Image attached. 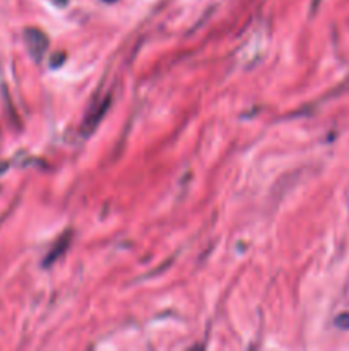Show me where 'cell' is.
Here are the masks:
<instances>
[{"mask_svg":"<svg viewBox=\"0 0 349 351\" xmlns=\"http://www.w3.org/2000/svg\"><path fill=\"white\" fill-rule=\"evenodd\" d=\"M51 2L55 3V5H65V3H67V0H51Z\"/></svg>","mask_w":349,"mask_h":351,"instance_id":"3957f363","label":"cell"},{"mask_svg":"<svg viewBox=\"0 0 349 351\" xmlns=\"http://www.w3.org/2000/svg\"><path fill=\"white\" fill-rule=\"evenodd\" d=\"M105 2H115V0H105Z\"/></svg>","mask_w":349,"mask_h":351,"instance_id":"277c9868","label":"cell"},{"mask_svg":"<svg viewBox=\"0 0 349 351\" xmlns=\"http://www.w3.org/2000/svg\"><path fill=\"white\" fill-rule=\"evenodd\" d=\"M24 43H26L27 51L34 58V62H41L43 55L47 53L50 41L43 31L36 29V27H27L24 31Z\"/></svg>","mask_w":349,"mask_h":351,"instance_id":"6da1fadb","label":"cell"},{"mask_svg":"<svg viewBox=\"0 0 349 351\" xmlns=\"http://www.w3.org/2000/svg\"><path fill=\"white\" fill-rule=\"evenodd\" d=\"M68 240H70V233H67V235H64L60 240H58L57 243H55L53 249H51L50 252H48L47 261H44V266H48V264L55 263V261H57L58 257H60L62 254L65 252V249H67V247H68Z\"/></svg>","mask_w":349,"mask_h":351,"instance_id":"7a4b0ae2","label":"cell"}]
</instances>
